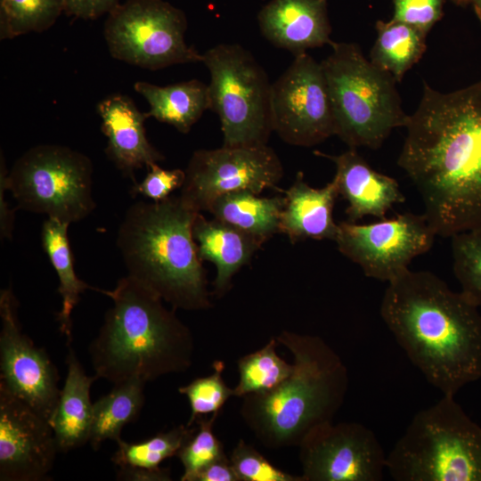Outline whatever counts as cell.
Returning <instances> with one entry per match:
<instances>
[{
    "mask_svg": "<svg viewBox=\"0 0 481 481\" xmlns=\"http://www.w3.org/2000/svg\"><path fill=\"white\" fill-rule=\"evenodd\" d=\"M397 159L436 235L481 226V80L450 93L423 83Z\"/></svg>",
    "mask_w": 481,
    "mask_h": 481,
    "instance_id": "obj_1",
    "label": "cell"
},
{
    "mask_svg": "<svg viewBox=\"0 0 481 481\" xmlns=\"http://www.w3.org/2000/svg\"><path fill=\"white\" fill-rule=\"evenodd\" d=\"M380 315L412 363L444 395L481 378V314L461 291L428 271L387 282Z\"/></svg>",
    "mask_w": 481,
    "mask_h": 481,
    "instance_id": "obj_2",
    "label": "cell"
},
{
    "mask_svg": "<svg viewBox=\"0 0 481 481\" xmlns=\"http://www.w3.org/2000/svg\"><path fill=\"white\" fill-rule=\"evenodd\" d=\"M99 292L110 297L113 306L88 349L97 379L113 385L129 380L146 384L191 367V330L157 293L128 274L113 289Z\"/></svg>",
    "mask_w": 481,
    "mask_h": 481,
    "instance_id": "obj_3",
    "label": "cell"
},
{
    "mask_svg": "<svg viewBox=\"0 0 481 481\" xmlns=\"http://www.w3.org/2000/svg\"><path fill=\"white\" fill-rule=\"evenodd\" d=\"M293 356L289 376L275 387L244 395L240 416L269 449L298 446L306 435L342 406L348 371L322 338L289 330L275 337Z\"/></svg>",
    "mask_w": 481,
    "mask_h": 481,
    "instance_id": "obj_4",
    "label": "cell"
},
{
    "mask_svg": "<svg viewBox=\"0 0 481 481\" xmlns=\"http://www.w3.org/2000/svg\"><path fill=\"white\" fill-rule=\"evenodd\" d=\"M198 213L180 194L159 202L141 200L126 209L118 230L127 274L175 309L212 306L192 232Z\"/></svg>",
    "mask_w": 481,
    "mask_h": 481,
    "instance_id": "obj_5",
    "label": "cell"
},
{
    "mask_svg": "<svg viewBox=\"0 0 481 481\" xmlns=\"http://www.w3.org/2000/svg\"><path fill=\"white\" fill-rule=\"evenodd\" d=\"M396 481H481V426L453 395L417 412L387 455Z\"/></svg>",
    "mask_w": 481,
    "mask_h": 481,
    "instance_id": "obj_6",
    "label": "cell"
},
{
    "mask_svg": "<svg viewBox=\"0 0 481 481\" xmlns=\"http://www.w3.org/2000/svg\"><path fill=\"white\" fill-rule=\"evenodd\" d=\"M321 61L333 108L336 135L349 148L379 149L391 132L405 126L396 80L363 55L357 44L331 42Z\"/></svg>",
    "mask_w": 481,
    "mask_h": 481,
    "instance_id": "obj_7",
    "label": "cell"
},
{
    "mask_svg": "<svg viewBox=\"0 0 481 481\" xmlns=\"http://www.w3.org/2000/svg\"><path fill=\"white\" fill-rule=\"evenodd\" d=\"M210 110L219 118L224 146L267 144L273 129L272 84L254 55L239 44H219L204 53Z\"/></svg>",
    "mask_w": 481,
    "mask_h": 481,
    "instance_id": "obj_8",
    "label": "cell"
},
{
    "mask_svg": "<svg viewBox=\"0 0 481 481\" xmlns=\"http://www.w3.org/2000/svg\"><path fill=\"white\" fill-rule=\"evenodd\" d=\"M93 164L69 147L41 144L29 149L6 175L18 208L71 224L95 208Z\"/></svg>",
    "mask_w": 481,
    "mask_h": 481,
    "instance_id": "obj_9",
    "label": "cell"
},
{
    "mask_svg": "<svg viewBox=\"0 0 481 481\" xmlns=\"http://www.w3.org/2000/svg\"><path fill=\"white\" fill-rule=\"evenodd\" d=\"M184 12L163 0H126L106 19L103 35L116 60L156 70L202 61V53L185 42Z\"/></svg>",
    "mask_w": 481,
    "mask_h": 481,
    "instance_id": "obj_10",
    "label": "cell"
},
{
    "mask_svg": "<svg viewBox=\"0 0 481 481\" xmlns=\"http://www.w3.org/2000/svg\"><path fill=\"white\" fill-rule=\"evenodd\" d=\"M283 175L282 163L268 144L201 149L188 162L179 194L196 211H208L228 192L247 190L260 194L265 189H278Z\"/></svg>",
    "mask_w": 481,
    "mask_h": 481,
    "instance_id": "obj_11",
    "label": "cell"
},
{
    "mask_svg": "<svg viewBox=\"0 0 481 481\" xmlns=\"http://www.w3.org/2000/svg\"><path fill=\"white\" fill-rule=\"evenodd\" d=\"M335 240L338 251L367 277L389 282L434 244L436 232L424 214L404 213L371 224L343 221Z\"/></svg>",
    "mask_w": 481,
    "mask_h": 481,
    "instance_id": "obj_12",
    "label": "cell"
},
{
    "mask_svg": "<svg viewBox=\"0 0 481 481\" xmlns=\"http://www.w3.org/2000/svg\"><path fill=\"white\" fill-rule=\"evenodd\" d=\"M271 108L273 132L289 144L311 147L336 135L322 64L307 53L295 55L272 84Z\"/></svg>",
    "mask_w": 481,
    "mask_h": 481,
    "instance_id": "obj_13",
    "label": "cell"
},
{
    "mask_svg": "<svg viewBox=\"0 0 481 481\" xmlns=\"http://www.w3.org/2000/svg\"><path fill=\"white\" fill-rule=\"evenodd\" d=\"M298 447L306 481H379L387 470L378 437L358 422L322 423Z\"/></svg>",
    "mask_w": 481,
    "mask_h": 481,
    "instance_id": "obj_14",
    "label": "cell"
},
{
    "mask_svg": "<svg viewBox=\"0 0 481 481\" xmlns=\"http://www.w3.org/2000/svg\"><path fill=\"white\" fill-rule=\"evenodd\" d=\"M18 300L12 286L0 293V387L23 401L48 422L61 390L55 364L46 351L21 330Z\"/></svg>",
    "mask_w": 481,
    "mask_h": 481,
    "instance_id": "obj_15",
    "label": "cell"
},
{
    "mask_svg": "<svg viewBox=\"0 0 481 481\" xmlns=\"http://www.w3.org/2000/svg\"><path fill=\"white\" fill-rule=\"evenodd\" d=\"M57 452L50 423L0 387V480H47Z\"/></svg>",
    "mask_w": 481,
    "mask_h": 481,
    "instance_id": "obj_16",
    "label": "cell"
},
{
    "mask_svg": "<svg viewBox=\"0 0 481 481\" xmlns=\"http://www.w3.org/2000/svg\"><path fill=\"white\" fill-rule=\"evenodd\" d=\"M314 153L334 163L333 179L338 194L347 202V221L356 223L368 216L385 218L394 205L405 201L397 181L374 170L356 149L349 148L338 155L320 151Z\"/></svg>",
    "mask_w": 481,
    "mask_h": 481,
    "instance_id": "obj_17",
    "label": "cell"
},
{
    "mask_svg": "<svg viewBox=\"0 0 481 481\" xmlns=\"http://www.w3.org/2000/svg\"><path fill=\"white\" fill-rule=\"evenodd\" d=\"M97 112L102 131L108 138L105 152L125 177L135 183L136 169L164 159L146 136V113L141 112L130 97L112 94L98 102Z\"/></svg>",
    "mask_w": 481,
    "mask_h": 481,
    "instance_id": "obj_18",
    "label": "cell"
},
{
    "mask_svg": "<svg viewBox=\"0 0 481 481\" xmlns=\"http://www.w3.org/2000/svg\"><path fill=\"white\" fill-rule=\"evenodd\" d=\"M328 0H271L258 14L261 34L294 56L330 45Z\"/></svg>",
    "mask_w": 481,
    "mask_h": 481,
    "instance_id": "obj_19",
    "label": "cell"
},
{
    "mask_svg": "<svg viewBox=\"0 0 481 481\" xmlns=\"http://www.w3.org/2000/svg\"><path fill=\"white\" fill-rule=\"evenodd\" d=\"M282 192L286 200L281 214V233L292 243L307 239L335 241L338 225L333 209L339 194L334 179L322 188H314L298 172L291 186Z\"/></svg>",
    "mask_w": 481,
    "mask_h": 481,
    "instance_id": "obj_20",
    "label": "cell"
},
{
    "mask_svg": "<svg viewBox=\"0 0 481 481\" xmlns=\"http://www.w3.org/2000/svg\"><path fill=\"white\" fill-rule=\"evenodd\" d=\"M193 237L200 260L215 265L214 293L224 296L233 276L248 265L264 244L257 238L216 218L207 219L198 213L193 223Z\"/></svg>",
    "mask_w": 481,
    "mask_h": 481,
    "instance_id": "obj_21",
    "label": "cell"
},
{
    "mask_svg": "<svg viewBox=\"0 0 481 481\" xmlns=\"http://www.w3.org/2000/svg\"><path fill=\"white\" fill-rule=\"evenodd\" d=\"M66 363L68 371L65 382L49 420L59 452H62L77 449L89 441L93 420L90 388L97 379L95 375H86L71 348Z\"/></svg>",
    "mask_w": 481,
    "mask_h": 481,
    "instance_id": "obj_22",
    "label": "cell"
},
{
    "mask_svg": "<svg viewBox=\"0 0 481 481\" xmlns=\"http://www.w3.org/2000/svg\"><path fill=\"white\" fill-rule=\"evenodd\" d=\"M134 89L149 103L147 117L187 134L203 113L210 110L208 86L191 79L165 86L138 81Z\"/></svg>",
    "mask_w": 481,
    "mask_h": 481,
    "instance_id": "obj_23",
    "label": "cell"
},
{
    "mask_svg": "<svg viewBox=\"0 0 481 481\" xmlns=\"http://www.w3.org/2000/svg\"><path fill=\"white\" fill-rule=\"evenodd\" d=\"M258 195L247 190L228 192L218 197L208 212L265 243L281 232V214L286 200L284 196Z\"/></svg>",
    "mask_w": 481,
    "mask_h": 481,
    "instance_id": "obj_24",
    "label": "cell"
},
{
    "mask_svg": "<svg viewBox=\"0 0 481 481\" xmlns=\"http://www.w3.org/2000/svg\"><path fill=\"white\" fill-rule=\"evenodd\" d=\"M69 225V224L58 219L47 217L42 225L41 240L43 249L59 278L58 292L62 299V306L57 318L60 330L67 337L68 342H70L72 339L70 315L80 299V295L86 289L100 291V289L90 286L76 273L68 236Z\"/></svg>",
    "mask_w": 481,
    "mask_h": 481,
    "instance_id": "obj_25",
    "label": "cell"
},
{
    "mask_svg": "<svg viewBox=\"0 0 481 481\" xmlns=\"http://www.w3.org/2000/svg\"><path fill=\"white\" fill-rule=\"evenodd\" d=\"M377 37L370 61L401 82L426 51L427 33L410 24L391 20L376 23Z\"/></svg>",
    "mask_w": 481,
    "mask_h": 481,
    "instance_id": "obj_26",
    "label": "cell"
},
{
    "mask_svg": "<svg viewBox=\"0 0 481 481\" xmlns=\"http://www.w3.org/2000/svg\"><path fill=\"white\" fill-rule=\"evenodd\" d=\"M144 386L140 380L114 385L109 394L93 404L88 443L94 451L107 439H121L122 428L136 420L144 404Z\"/></svg>",
    "mask_w": 481,
    "mask_h": 481,
    "instance_id": "obj_27",
    "label": "cell"
},
{
    "mask_svg": "<svg viewBox=\"0 0 481 481\" xmlns=\"http://www.w3.org/2000/svg\"><path fill=\"white\" fill-rule=\"evenodd\" d=\"M278 344L273 338L262 348L239 359L240 378L233 388L235 396L270 390L289 376L293 364L277 354Z\"/></svg>",
    "mask_w": 481,
    "mask_h": 481,
    "instance_id": "obj_28",
    "label": "cell"
},
{
    "mask_svg": "<svg viewBox=\"0 0 481 481\" xmlns=\"http://www.w3.org/2000/svg\"><path fill=\"white\" fill-rule=\"evenodd\" d=\"M195 431L196 428L186 424L139 443H127L119 439L111 461L118 468L158 469L166 459L176 455Z\"/></svg>",
    "mask_w": 481,
    "mask_h": 481,
    "instance_id": "obj_29",
    "label": "cell"
},
{
    "mask_svg": "<svg viewBox=\"0 0 481 481\" xmlns=\"http://www.w3.org/2000/svg\"><path fill=\"white\" fill-rule=\"evenodd\" d=\"M63 12L62 0H0V39L43 32Z\"/></svg>",
    "mask_w": 481,
    "mask_h": 481,
    "instance_id": "obj_30",
    "label": "cell"
},
{
    "mask_svg": "<svg viewBox=\"0 0 481 481\" xmlns=\"http://www.w3.org/2000/svg\"><path fill=\"white\" fill-rule=\"evenodd\" d=\"M452 238V268L461 292L481 306V226Z\"/></svg>",
    "mask_w": 481,
    "mask_h": 481,
    "instance_id": "obj_31",
    "label": "cell"
},
{
    "mask_svg": "<svg viewBox=\"0 0 481 481\" xmlns=\"http://www.w3.org/2000/svg\"><path fill=\"white\" fill-rule=\"evenodd\" d=\"M218 415L201 416L195 420L198 424L195 433L176 454L183 467L181 481H196L203 469L224 454L223 444L213 431Z\"/></svg>",
    "mask_w": 481,
    "mask_h": 481,
    "instance_id": "obj_32",
    "label": "cell"
},
{
    "mask_svg": "<svg viewBox=\"0 0 481 481\" xmlns=\"http://www.w3.org/2000/svg\"><path fill=\"white\" fill-rule=\"evenodd\" d=\"M213 368L212 374L198 378L178 389L180 394L188 398L191 406L188 426H192L199 417L220 413L226 401L231 396H235L234 389L230 388L223 379L224 363L216 361Z\"/></svg>",
    "mask_w": 481,
    "mask_h": 481,
    "instance_id": "obj_33",
    "label": "cell"
},
{
    "mask_svg": "<svg viewBox=\"0 0 481 481\" xmlns=\"http://www.w3.org/2000/svg\"><path fill=\"white\" fill-rule=\"evenodd\" d=\"M240 481H306L272 464L253 446L240 439L229 457Z\"/></svg>",
    "mask_w": 481,
    "mask_h": 481,
    "instance_id": "obj_34",
    "label": "cell"
},
{
    "mask_svg": "<svg viewBox=\"0 0 481 481\" xmlns=\"http://www.w3.org/2000/svg\"><path fill=\"white\" fill-rule=\"evenodd\" d=\"M149 171L143 180L134 183L131 189L133 195H142L152 200L162 201L172 195V192L181 189L185 181V170L180 168L165 169L154 163L148 167Z\"/></svg>",
    "mask_w": 481,
    "mask_h": 481,
    "instance_id": "obj_35",
    "label": "cell"
},
{
    "mask_svg": "<svg viewBox=\"0 0 481 481\" xmlns=\"http://www.w3.org/2000/svg\"><path fill=\"white\" fill-rule=\"evenodd\" d=\"M392 20L417 27L428 33L443 13L444 0H392Z\"/></svg>",
    "mask_w": 481,
    "mask_h": 481,
    "instance_id": "obj_36",
    "label": "cell"
},
{
    "mask_svg": "<svg viewBox=\"0 0 481 481\" xmlns=\"http://www.w3.org/2000/svg\"><path fill=\"white\" fill-rule=\"evenodd\" d=\"M64 12L84 20H94L110 12L119 0H62Z\"/></svg>",
    "mask_w": 481,
    "mask_h": 481,
    "instance_id": "obj_37",
    "label": "cell"
},
{
    "mask_svg": "<svg viewBox=\"0 0 481 481\" xmlns=\"http://www.w3.org/2000/svg\"><path fill=\"white\" fill-rule=\"evenodd\" d=\"M196 481H240L230 458L224 453L208 465L197 476Z\"/></svg>",
    "mask_w": 481,
    "mask_h": 481,
    "instance_id": "obj_38",
    "label": "cell"
},
{
    "mask_svg": "<svg viewBox=\"0 0 481 481\" xmlns=\"http://www.w3.org/2000/svg\"><path fill=\"white\" fill-rule=\"evenodd\" d=\"M118 480L132 481H169L170 469L167 468L144 469L136 467H121L117 473Z\"/></svg>",
    "mask_w": 481,
    "mask_h": 481,
    "instance_id": "obj_39",
    "label": "cell"
},
{
    "mask_svg": "<svg viewBox=\"0 0 481 481\" xmlns=\"http://www.w3.org/2000/svg\"><path fill=\"white\" fill-rule=\"evenodd\" d=\"M8 170L6 169L4 160H3V155H1V170H0V235L1 239H12L13 223H14V212L12 210L4 199V192L6 188V175Z\"/></svg>",
    "mask_w": 481,
    "mask_h": 481,
    "instance_id": "obj_40",
    "label": "cell"
},
{
    "mask_svg": "<svg viewBox=\"0 0 481 481\" xmlns=\"http://www.w3.org/2000/svg\"><path fill=\"white\" fill-rule=\"evenodd\" d=\"M469 4H472L475 12L481 22V0H470Z\"/></svg>",
    "mask_w": 481,
    "mask_h": 481,
    "instance_id": "obj_41",
    "label": "cell"
},
{
    "mask_svg": "<svg viewBox=\"0 0 481 481\" xmlns=\"http://www.w3.org/2000/svg\"><path fill=\"white\" fill-rule=\"evenodd\" d=\"M452 1H453L455 4H460V5H466L469 4L470 0H452Z\"/></svg>",
    "mask_w": 481,
    "mask_h": 481,
    "instance_id": "obj_42",
    "label": "cell"
}]
</instances>
